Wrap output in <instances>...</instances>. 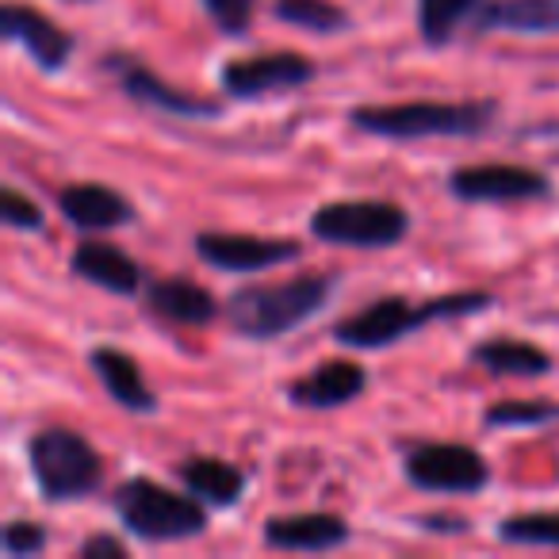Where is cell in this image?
<instances>
[{"label": "cell", "instance_id": "cell-1", "mask_svg": "<svg viewBox=\"0 0 559 559\" xmlns=\"http://www.w3.org/2000/svg\"><path fill=\"white\" fill-rule=\"evenodd\" d=\"M495 304L490 292H456V296H437L426 304H411L406 296H388L368 304L365 311H357L353 319L337 322L334 342L349 345V349H388V345L411 337L414 330L429 326L441 319H467L479 314Z\"/></svg>", "mask_w": 559, "mask_h": 559}, {"label": "cell", "instance_id": "cell-2", "mask_svg": "<svg viewBox=\"0 0 559 559\" xmlns=\"http://www.w3.org/2000/svg\"><path fill=\"white\" fill-rule=\"evenodd\" d=\"M334 296V280L330 276H296L284 284H253L238 288L226 299V319L234 334L249 342H272L292 330H299L307 319L322 311Z\"/></svg>", "mask_w": 559, "mask_h": 559}, {"label": "cell", "instance_id": "cell-3", "mask_svg": "<svg viewBox=\"0 0 559 559\" xmlns=\"http://www.w3.org/2000/svg\"><path fill=\"white\" fill-rule=\"evenodd\" d=\"M498 116L495 100H411L353 108L349 123L376 139H472Z\"/></svg>", "mask_w": 559, "mask_h": 559}, {"label": "cell", "instance_id": "cell-4", "mask_svg": "<svg viewBox=\"0 0 559 559\" xmlns=\"http://www.w3.org/2000/svg\"><path fill=\"white\" fill-rule=\"evenodd\" d=\"M116 518L123 521L131 536L157 544L188 540V536H200L207 528V513H203L200 498H185L162 483L146 479V475H131L116 490Z\"/></svg>", "mask_w": 559, "mask_h": 559}, {"label": "cell", "instance_id": "cell-5", "mask_svg": "<svg viewBox=\"0 0 559 559\" xmlns=\"http://www.w3.org/2000/svg\"><path fill=\"white\" fill-rule=\"evenodd\" d=\"M32 479L47 502H81L104 479V460L73 429H43L27 444Z\"/></svg>", "mask_w": 559, "mask_h": 559}, {"label": "cell", "instance_id": "cell-6", "mask_svg": "<svg viewBox=\"0 0 559 559\" xmlns=\"http://www.w3.org/2000/svg\"><path fill=\"white\" fill-rule=\"evenodd\" d=\"M311 234L326 246L391 249L411 234V215L388 200H342L314 211Z\"/></svg>", "mask_w": 559, "mask_h": 559}, {"label": "cell", "instance_id": "cell-7", "mask_svg": "<svg viewBox=\"0 0 559 559\" xmlns=\"http://www.w3.org/2000/svg\"><path fill=\"white\" fill-rule=\"evenodd\" d=\"M403 472L411 487L426 495H475L490 483V464L472 444L418 441L403 449Z\"/></svg>", "mask_w": 559, "mask_h": 559}, {"label": "cell", "instance_id": "cell-8", "mask_svg": "<svg viewBox=\"0 0 559 559\" xmlns=\"http://www.w3.org/2000/svg\"><path fill=\"white\" fill-rule=\"evenodd\" d=\"M314 62L296 50H276V55H257V58H234L223 66L218 81L223 93L234 100H261L269 93H288V88L311 85Z\"/></svg>", "mask_w": 559, "mask_h": 559}, {"label": "cell", "instance_id": "cell-9", "mask_svg": "<svg viewBox=\"0 0 559 559\" xmlns=\"http://www.w3.org/2000/svg\"><path fill=\"white\" fill-rule=\"evenodd\" d=\"M449 192L464 203H518L551 195V180L525 165H467L449 177Z\"/></svg>", "mask_w": 559, "mask_h": 559}, {"label": "cell", "instance_id": "cell-10", "mask_svg": "<svg viewBox=\"0 0 559 559\" xmlns=\"http://www.w3.org/2000/svg\"><path fill=\"white\" fill-rule=\"evenodd\" d=\"M195 253L218 272H261L272 264H288L304 253L292 238H257V234H195Z\"/></svg>", "mask_w": 559, "mask_h": 559}, {"label": "cell", "instance_id": "cell-11", "mask_svg": "<svg viewBox=\"0 0 559 559\" xmlns=\"http://www.w3.org/2000/svg\"><path fill=\"white\" fill-rule=\"evenodd\" d=\"M0 35L9 43H16L43 73L66 70L73 50H78L70 32H62V27L50 16H43L39 9H27V4H16V0H9V4L0 9Z\"/></svg>", "mask_w": 559, "mask_h": 559}, {"label": "cell", "instance_id": "cell-12", "mask_svg": "<svg viewBox=\"0 0 559 559\" xmlns=\"http://www.w3.org/2000/svg\"><path fill=\"white\" fill-rule=\"evenodd\" d=\"M108 62H116V78H119V88H123L131 100L146 104V108H157L165 111V116H180V119H215L218 104L203 100V96H188L180 93V88H173L169 81H162L154 70H146V66L139 62H123V58H108Z\"/></svg>", "mask_w": 559, "mask_h": 559}, {"label": "cell", "instance_id": "cell-13", "mask_svg": "<svg viewBox=\"0 0 559 559\" xmlns=\"http://www.w3.org/2000/svg\"><path fill=\"white\" fill-rule=\"evenodd\" d=\"M368 388V372L357 360H326L314 372L299 376L288 388L292 406H304V411H334L353 399H360Z\"/></svg>", "mask_w": 559, "mask_h": 559}, {"label": "cell", "instance_id": "cell-14", "mask_svg": "<svg viewBox=\"0 0 559 559\" xmlns=\"http://www.w3.org/2000/svg\"><path fill=\"white\" fill-rule=\"evenodd\" d=\"M58 211L78 230H116L134 223V203L108 185H70L58 192Z\"/></svg>", "mask_w": 559, "mask_h": 559}, {"label": "cell", "instance_id": "cell-15", "mask_svg": "<svg viewBox=\"0 0 559 559\" xmlns=\"http://www.w3.org/2000/svg\"><path fill=\"white\" fill-rule=\"evenodd\" d=\"M73 276H81L93 288H104L111 296H134L142 288V269L131 253L108 241H81L70 257Z\"/></svg>", "mask_w": 559, "mask_h": 559}, {"label": "cell", "instance_id": "cell-16", "mask_svg": "<svg viewBox=\"0 0 559 559\" xmlns=\"http://www.w3.org/2000/svg\"><path fill=\"white\" fill-rule=\"evenodd\" d=\"M264 544L280 551H330L349 544V525L337 513H296L264 521Z\"/></svg>", "mask_w": 559, "mask_h": 559}, {"label": "cell", "instance_id": "cell-17", "mask_svg": "<svg viewBox=\"0 0 559 559\" xmlns=\"http://www.w3.org/2000/svg\"><path fill=\"white\" fill-rule=\"evenodd\" d=\"M88 365H93V372L100 376L104 391H108L116 406H123V411H131V414L157 411V395L146 388L142 368L134 365L131 353L116 349V345H96V349L88 353Z\"/></svg>", "mask_w": 559, "mask_h": 559}, {"label": "cell", "instance_id": "cell-18", "mask_svg": "<svg viewBox=\"0 0 559 559\" xmlns=\"http://www.w3.org/2000/svg\"><path fill=\"white\" fill-rule=\"evenodd\" d=\"M146 307L165 322H177V326H207L215 322L218 314V304L207 288L192 284V280H180V276H169V280H157L146 288Z\"/></svg>", "mask_w": 559, "mask_h": 559}, {"label": "cell", "instance_id": "cell-19", "mask_svg": "<svg viewBox=\"0 0 559 559\" xmlns=\"http://www.w3.org/2000/svg\"><path fill=\"white\" fill-rule=\"evenodd\" d=\"M475 32L559 35V0H490L475 12Z\"/></svg>", "mask_w": 559, "mask_h": 559}, {"label": "cell", "instance_id": "cell-20", "mask_svg": "<svg viewBox=\"0 0 559 559\" xmlns=\"http://www.w3.org/2000/svg\"><path fill=\"white\" fill-rule=\"evenodd\" d=\"M177 475L188 495H195L207 506H218V510H230L241 498V490H246V475L234 464H226V460H207V456L185 460L177 467Z\"/></svg>", "mask_w": 559, "mask_h": 559}, {"label": "cell", "instance_id": "cell-21", "mask_svg": "<svg viewBox=\"0 0 559 559\" xmlns=\"http://www.w3.org/2000/svg\"><path fill=\"white\" fill-rule=\"evenodd\" d=\"M472 360L495 376H521V380L551 372V357L540 345L513 342V337H490V342L472 345Z\"/></svg>", "mask_w": 559, "mask_h": 559}, {"label": "cell", "instance_id": "cell-22", "mask_svg": "<svg viewBox=\"0 0 559 559\" xmlns=\"http://www.w3.org/2000/svg\"><path fill=\"white\" fill-rule=\"evenodd\" d=\"M272 16H276L280 24L299 27V32H311V35L349 32L345 9H337L330 0H276V4H272Z\"/></svg>", "mask_w": 559, "mask_h": 559}, {"label": "cell", "instance_id": "cell-23", "mask_svg": "<svg viewBox=\"0 0 559 559\" xmlns=\"http://www.w3.org/2000/svg\"><path fill=\"white\" fill-rule=\"evenodd\" d=\"M483 9V0H418V32L426 47H449L456 27Z\"/></svg>", "mask_w": 559, "mask_h": 559}, {"label": "cell", "instance_id": "cell-24", "mask_svg": "<svg viewBox=\"0 0 559 559\" xmlns=\"http://www.w3.org/2000/svg\"><path fill=\"white\" fill-rule=\"evenodd\" d=\"M498 540L525 548H559V513H518L498 525Z\"/></svg>", "mask_w": 559, "mask_h": 559}, {"label": "cell", "instance_id": "cell-25", "mask_svg": "<svg viewBox=\"0 0 559 559\" xmlns=\"http://www.w3.org/2000/svg\"><path fill=\"white\" fill-rule=\"evenodd\" d=\"M559 418V403H495L487 406L483 421L490 429H513V426H548Z\"/></svg>", "mask_w": 559, "mask_h": 559}, {"label": "cell", "instance_id": "cell-26", "mask_svg": "<svg viewBox=\"0 0 559 559\" xmlns=\"http://www.w3.org/2000/svg\"><path fill=\"white\" fill-rule=\"evenodd\" d=\"M200 4H203V12L211 16V24H215L223 35H230V39L246 35L249 24H253L257 0H200Z\"/></svg>", "mask_w": 559, "mask_h": 559}, {"label": "cell", "instance_id": "cell-27", "mask_svg": "<svg viewBox=\"0 0 559 559\" xmlns=\"http://www.w3.org/2000/svg\"><path fill=\"white\" fill-rule=\"evenodd\" d=\"M0 548L9 556H39L47 548V528L39 521H9L0 533Z\"/></svg>", "mask_w": 559, "mask_h": 559}, {"label": "cell", "instance_id": "cell-28", "mask_svg": "<svg viewBox=\"0 0 559 559\" xmlns=\"http://www.w3.org/2000/svg\"><path fill=\"white\" fill-rule=\"evenodd\" d=\"M0 215H4V223L12 230H43V207L27 200L24 192H16V188L0 192Z\"/></svg>", "mask_w": 559, "mask_h": 559}, {"label": "cell", "instance_id": "cell-29", "mask_svg": "<svg viewBox=\"0 0 559 559\" xmlns=\"http://www.w3.org/2000/svg\"><path fill=\"white\" fill-rule=\"evenodd\" d=\"M81 556H88V559H100V556H108V559H127V544L119 540V536H88L85 544H81Z\"/></svg>", "mask_w": 559, "mask_h": 559}, {"label": "cell", "instance_id": "cell-30", "mask_svg": "<svg viewBox=\"0 0 559 559\" xmlns=\"http://www.w3.org/2000/svg\"><path fill=\"white\" fill-rule=\"evenodd\" d=\"M418 525L426 528V533H467L472 521L456 518V513H426V518H418Z\"/></svg>", "mask_w": 559, "mask_h": 559}]
</instances>
